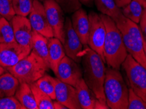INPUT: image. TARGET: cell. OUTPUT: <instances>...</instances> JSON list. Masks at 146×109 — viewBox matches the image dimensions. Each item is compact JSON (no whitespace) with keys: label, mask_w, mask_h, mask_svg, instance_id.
<instances>
[{"label":"cell","mask_w":146,"mask_h":109,"mask_svg":"<svg viewBox=\"0 0 146 109\" xmlns=\"http://www.w3.org/2000/svg\"><path fill=\"white\" fill-rule=\"evenodd\" d=\"M106 25L104 53L109 67L119 70L128 53L124 45L121 33L113 19L105 14H100Z\"/></svg>","instance_id":"cell-2"},{"label":"cell","mask_w":146,"mask_h":109,"mask_svg":"<svg viewBox=\"0 0 146 109\" xmlns=\"http://www.w3.org/2000/svg\"><path fill=\"white\" fill-rule=\"evenodd\" d=\"M43 5L54 37L61 41L65 22L63 10L55 0H44Z\"/></svg>","instance_id":"cell-12"},{"label":"cell","mask_w":146,"mask_h":109,"mask_svg":"<svg viewBox=\"0 0 146 109\" xmlns=\"http://www.w3.org/2000/svg\"><path fill=\"white\" fill-rule=\"evenodd\" d=\"M53 109H66L65 105H63L61 102H59L57 100H53Z\"/></svg>","instance_id":"cell-33"},{"label":"cell","mask_w":146,"mask_h":109,"mask_svg":"<svg viewBox=\"0 0 146 109\" xmlns=\"http://www.w3.org/2000/svg\"><path fill=\"white\" fill-rule=\"evenodd\" d=\"M130 88L146 102V69L128 54L122 64Z\"/></svg>","instance_id":"cell-6"},{"label":"cell","mask_w":146,"mask_h":109,"mask_svg":"<svg viewBox=\"0 0 146 109\" xmlns=\"http://www.w3.org/2000/svg\"><path fill=\"white\" fill-rule=\"evenodd\" d=\"M122 8V14L136 23H139L143 10L145 9L143 5L137 0H132L128 5Z\"/></svg>","instance_id":"cell-22"},{"label":"cell","mask_w":146,"mask_h":109,"mask_svg":"<svg viewBox=\"0 0 146 109\" xmlns=\"http://www.w3.org/2000/svg\"><path fill=\"white\" fill-rule=\"evenodd\" d=\"M49 68L40 57L31 52L7 71L18 79L20 83L31 84L44 76Z\"/></svg>","instance_id":"cell-5"},{"label":"cell","mask_w":146,"mask_h":109,"mask_svg":"<svg viewBox=\"0 0 146 109\" xmlns=\"http://www.w3.org/2000/svg\"><path fill=\"white\" fill-rule=\"evenodd\" d=\"M48 54L49 68L56 74L59 63L66 55L63 43L57 38L48 39Z\"/></svg>","instance_id":"cell-17"},{"label":"cell","mask_w":146,"mask_h":109,"mask_svg":"<svg viewBox=\"0 0 146 109\" xmlns=\"http://www.w3.org/2000/svg\"><path fill=\"white\" fill-rule=\"evenodd\" d=\"M78 101L81 108L83 109H108L109 107L107 104H104L99 100L96 94L86 84L84 80L82 78L76 86Z\"/></svg>","instance_id":"cell-13"},{"label":"cell","mask_w":146,"mask_h":109,"mask_svg":"<svg viewBox=\"0 0 146 109\" xmlns=\"http://www.w3.org/2000/svg\"><path fill=\"white\" fill-rule=\"evenodd\" d=\"M16 15L26 16L29 15L33 7V0H12Z\"/></svg>","instance_id":"cell-26"},{"label":"cell","mask_w":146,"mask_h":109,"mask_svg":"<svg viewBox=\"0 0 146 109\" xmlns=\"http://www.w3.org/2000/svg\"><path fill=\"white\" fill-rule=\"evenodd\" d=\"M38 109H53V99L38 88L34 83L30 84Z\"/></svg>","instance_id":"cell-24"},{"label":"cell","mask_w":146,"mask_h":109,"mask_svg":"<svg viewBox=\"0 0 146 109\" xmlns=\"http://www.w3.org/2000/svg\"><path fill=\"white\" fill-rule=\"evenodd\" d=\"M39 1H44V0H39Z\"/></svg>","instance_id":"cell-38"},{"label":"cell","mask_w":146,"mask_h":109,"mask_svg":"<svg viewBox=\"0 0 146 109\" xmlns=\"http://www.w3.org/2000/svg\"><path fill=\"white\" fill-rule=\"evenodd\" d=\"M113 20L121 31L122 40L128 54L146 69L143 37L138 23L126 18L122 14Z\"/></svg>","instance_id":"cell-3"},{"label":"cell","mask_w":146,"mask_h":109,"mask_svg":"<svg viewBox=\"0 0 146 109\" xmlns=\"http://www.w3.org/2000/svg\"><path fill=\"white\" fill-rule=\"evenodd\" d=\"M31 52V46L21 45L16 41L0 43V65L7 71Z\"/></svg>","instance_id":"cell-8"},{"label":"cell","mask_w":146,"mask_h":109,"mask_svg":"<svg viewBox=\"0 0 146 109\" xmlns=\"http://www.w3.org/2000/svg\"><path fill=\"white\" fill-rule=\"evenodd\" d=\"M104 93L109 108L127 109L129 89L119 70L106 68L104 82Z\"/></svg>","instance_id":"cell-4"},{"label":"cell","mask_w":146,"mask_h":109,"mask_svg":"<svg viewBox=\"0 0 146 109\" xmlns=\"http://www.w3.org/2000/svg\"><path fill=\"white\" fill-rule=\"evenodd\" d=\"M80 3L87 7H92L94 3V0H79Z\"/></svg>","instance_id":"cell-34"},{"label":"cell","mask_w":146,"mask_h":109,"mask_svg":"<svg viewBox=\"0 0 146 109\" xmlns=\"http://www.w3.org/2000/svg\"><path fill=\"white\" fill-rule=\"evenodd\" d=\"M16 41L11 23L7 19L0 18V43H9Z\"/></svg>","instance_id":"cell-25"},{"label":"cell","mask_w":146,"mask_h":109,"mask_svg":"<svg viewBox=\"0 0 146 109\" xmlns=\"http://www.w3.org/2000/svg\"><path fill=\"white\" fill-rule=\"evenodd\" d=\"M55 75L62 82L75 87L83 78V72L78 63L65 55L59 63Z\"/></svg>","instance_id":"cell-11"},{"label":"cell","mask_w":146,"mask_h":109,"mask_svg":"<svg viewBox=\"0 0 146 109\" xmlns=\"http://www.w3.org/2000/svg\"><path fill=\"white\" fill-rule=\"evenodd\" d=\"M94 3L99 11L114 19L122 14L121 8L116 5L114 0H94Z\"/></svg>","instance_id":"cell-21"},{"label":"cell","mask_w":146,"mask_h":109,"mask_svg":"<svg viewBox=\"0 0 146 109\" xmlns=\"http://www.w3.org/2000/svg\"><path fill=\"white\" fill-rule=\"evenodd\" d=\"M15 96L25 109H38L35 98L29 84L20 83Z\"/></svg>","instance_id":"cell-19"},{"label":"cell","mask_w":146,"mask_h":109,"mask_svg":"<svg viewBox=\"0 0 146 109\" xmlns=\"http://www.w3.org/2000/svg\"><path fill=\"white\" fill-rule=\"evenodd\" d=\"M128 109H146V102L133 91L129 89L128 93Z\"/></svg>","instance_id":"cell-29"},{"label":"cell","mask_w":146,"mask_h":109,"mask_svg":"<svg viewBox=\"0 0 146 109\" xmlns=\"http://www.w3.org/2000/svg\"><path fill=\"white\" fill-rule=\"evenodd\" d=\"M143 50H144V54L146 58V41L144 39H143Z\"/></svg>","instance_id":"cell-37"},{"label":"cell","mask_w":146,"mask_h":109,"mask_svg":"<svg viewBox=\"0 0 146 109\" xmlns=\"http://www.w3.org/2000/svg\"><path fill=\"white\" fill-rule=\"evenodd\" d=\"M1 18V15H0V18Z\"/></svg>","instance_id":"cell-39"},{"label":"cell","mask_w":146,"mask_h":109,"mask_svg":"<svg viewBox=\"0 0 146 109\" xmlns=\"http://www.w3.org/2000/svg\"><path fill=\"white\" fill-rule=\"evenodd\" d=\"M71 22L73 29L80 38L82 43L84 46H88L90 29L88 14L85 10L80 8L72 13Z\"/></svg>","instance_id":"cell-16"},{"label":"cell","mask_w":146,"mask_h":109,"mask_svg":"<svg viewBox=\"0 0 146 109\" xmlns=\"http://www.w3.org/2000/svg\"><path fill=\"white\" fill-rule=\"evenodd\" d=\"M11 22L16 42L21 45L31 46L33 29L29 19L26 16L15 15Z\"/></svg>","instance_id":"cell-15"},{"label":"cell","mask_w":146,"mask_h":109,"mask_svg":"<svg viewBox=\"0 0 146 109\" xmlns=\"http://www.w3.org/2000/svg\"><path fill=\"white\" fill-rule=\"evenodd\" d=\"M0 15L9 22L16 15L12 0H0Z\"/></svg>","instance_id":"cell-27"},{"label":"cell","mask_w":146,"mask_h":109,"mask_svg":"<svg viewBox=\"0 0 146 109\" xmlns=\"http://www.w3.org/2000/svg\"><path fill=\"white\" fill-rule=\"evenodd\" d=\"M137 1H138L143 5L144 8H146V0H137Z\"/></svg>","instance_id":"cell-36"},{"label":"cell","mask_w":146,"mask_h":109,"mask_svg":"<svg viewBox=\"0 0 146 109\" xmlns=\"http://www.w3.org/2000/svg\"><path fill=\"white\" fill-rule=\"evenodd\" d=\"M64 12L73 13L82 8V3L79 0H55Z\"/></svg>","instance_id":"cell-28"},{"label":"cell","mask_w":146,"mask_h":109,"mask_svg":"<svg viewBox=\"0 0 146 109\" xmlns=\"http://www.w3.org/2000/svg\"><path fill=\"white\" fill-rule=\"evenodd\" d=\"M82 53L83 78L86 84L96 94L100 101L107 104L104 93V82L106 68L104 61L98 53L87 46Z\"/></svg>","instance_id":"cell-1"},{"label":"cell","mask_w":146,"mask_h":109,"mask_svg":"<svg viewBox=\"0 0 146 109\" xmlns=\"http://www.w3.org/2000/svg\"><path fill=\"white\" fill-rule=\"evenodd\" d=\"M90 20V29L88 33V46L100 55L106 62L104 53L106 29L104 21L100 15L95 12H90L88 14Z\"/></svg>","instance_id":"cell-7"},{"label":"cell","mask_w":146,"mask_h":109,"mask_svg":"<svg viewBox=\"0 0 146 109\" xmlns=\"http://www.w3.org/2000/svg\"><path fill=\"white\" fill-rule=\"evenodd\" d=\"M55 97L57 101L69 109H80L76 89L71 85L63 82L56 78Z\"/></svg>","instance_id":"cell-14"},{"label":"cell","mask_w":146,"mask_h":109,"mask_svg":"<svg viewBox=\"0 0 146 109\" xmlns=\"http://www.w3.org/2000/svg\"><path fill=\"white\" fill-rule=\"evenodd\" d=\"M0 109H25L15 96L0 98Z\"/></svg>","instance_id":"cell-30"},{"label":"cell","mask_w":146,"mask_h":109,"mask_svg":"<svg viewBox=\"0 0 146 109\" xmlns=\"http://www.w3.org/2000/svg\"><path fill=\"white\" fill-rule=\"evenodd\" d=\"M20 84L18 79L9 72L0 76V98L14 96Z\"/></svg>","instance_id":"cell-20"},{"label":"cell","mask_w":146,"mask_h":109,"mask_svg":"<svg viewBox=\"0 0 146 109\" xmlns=\"http://www.w3.org/2000/svg\"><path fill=\"white\" fill-rule=\"evenodd\" d=\"M61 42L65 49L66 55L77 63H80L84 45L73 29L71 19L69 18L65 19Z\"/></svg>","instance_id":"cell-9"},{"label":"cell","mask_w":146,"mask_h":109,"mask_svg":"<svg viewBox=\"0 0 146 109\" xmlns=\"http://www.w3.org/2000/svg\"><path fill=\"white\" fill-rule=\"evenodd\" d=\"M139 25H140L139 28L142 33L143 37L146 41V8L143 10V14L140 18V21H139Z\"/></svg>","instance_id":"cell-31"},{"label":"cell","mask_w":146,"mask_h":109,"mask_svg":"<svg viewBox=\"0 0 146 109\" xmlns=\"http://www.w3.org/2000/svg\"><path fill=\"white\" fill-rule=\"evenodd\" d=\"M6 72H7V70H6L4 67H2L1 65H0V76H1V74H3V73H5Z\"/></svg>","instance_id":"cell-35"},{"label":"cell","mask_w":146,"mask_h":109,"mask_svg":"<svg viewBox=\"0 0 146 109\" xmlns=\"http://www.w3.org/2000/svg\"><path fill=\"white\" fill-rule=\"evenodd\" d=\"M49 38L33 31L31 42V52L40 57L49 67L48 54Z\"/></svg>","instance_id":"cell-18"},{"label":"cell","mask_w":146,"mask_h":109,"mask_svg":"<svg viewBox=\"0 0 146 109\" xmlns=\"http://www.w3.org/2000/svg\"><path fill=\"white\" fill-rule=\"evenodd\" d=\"M29 16L33 31L48 38L54 37L53 31L47 18L44 5L39 0H33V7Z\"/></svg>","instance_id":"cell-10"},{"label":"cell","mask_w":146,"mask_h":109,"mask_svg":"<svg viewBox=\"0 0 146 109\" xmlns=\"http://www.w3.org/2000/svg\"><path fill=\"white\" fill-rule=\"evenodd\" d=\"M114 1H115L116 5H117L118 7L120 8H122V7H124V6L128 5L132 0H114Z\"/></svg>","instance_id":"cell-32"},{"label":"cell","mask_w":146,"mask_h":109,"mask_svg":"<svg viewBox=\"0 0 146 109\" xmlns=\"http://www.w3.org/2000/svg\"><path fill=\"white\" fill-rule=\"evenodd\" d=\"M34 84L40 90L44 91L53 100L56 99L55 97L56 78H53L49 74H45L36 82H34Z\"/></svg>","instance_id":"cell-23"}]
</instances>
